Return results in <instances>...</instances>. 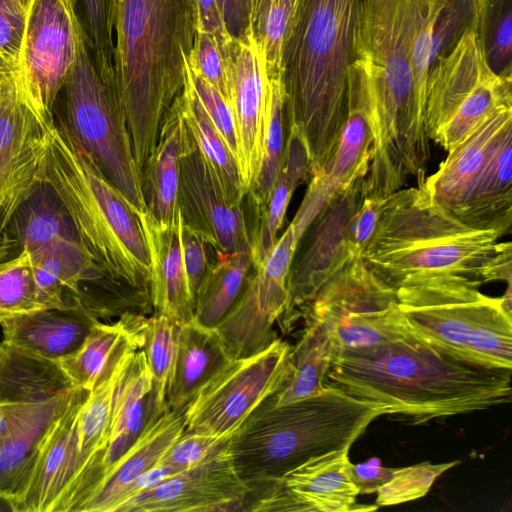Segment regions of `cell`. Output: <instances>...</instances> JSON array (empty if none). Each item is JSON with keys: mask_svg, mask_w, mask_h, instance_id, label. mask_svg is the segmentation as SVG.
<instances>
[{"mask_svg": "<svg viewBox=\"0 0 512 512\" xmlns=\"http://www.w3.org/2000/svg\"><path fill=\"white\" fill-rule=\"evenodd\" d=\"M194 296V320L214 328L232 307L252 269L250 252L215 254Z\"/></svg>", "mask_w": 512, "mask_h": 512, "instance_id": "cell-33", "label": "cell"}, {"mask_svg": "<svg viewBox=\"0 0 512 512\" xmlns=\"http://www.w3.org/2000/svg\"><path fill=\"white\" fill-rule=\"evenodd\" d=\"M83 40L102 76H114V0H73Z\"/></svg>", "mask_w": 512, "mask_h": 512, "instance_id": "cell-41", "label": "cell"}, {"mask_svg": "<svg viewBox=\"0 0 512 512\" xmlns=\"http://www.w3.org/2000/svg\"><path fill=\"white\" fill-rule=\"evenodd\" d=\"M179 324L158 315L145 317L141 326V348L152 378V409L156 415L168 410L166 390L174 361Z\"/></svg>", "mask_w": 512, "mask_h": 512, "instance_id": "cell-39", "label": "cell"}, {"mask_svg": "<svg viewBox=\"0 0 512 512\" xmlns=\"http://www.w3.org/2000/svg\"><path fill=\"white\" fill-rule=\"evenodd\" d=\"M5 233H0V324L13 317L44 310L37 293L31 254L20 250Z\"/></svg>", "mask_w": 512, "mask_h": 512, "instance_id": "cell-38", "label": "cell"}, {"mask_svg": "<svg viewBox=\"0 0 512 512\" xmlns=\"http://www.w3.org/2000/svg\"><path fill=\"white\" fill-rule=\"evenodd\" d=\"M480 32L489 67L497 74L511 73V0H484L479 5Z\"/></svg>", "mask_w": 512, "mask_h": 512, "instance_id": "cell-42", "label": "cell"}, {"mask_svg": "<svg viewBox=\"0 0 512 512\" xmlns=\"http://www.w3.org/2000/svg\"><path fill=\"white\" fill-rule=\"evenodd\" d=\"M177 206L183 224L198 233L215 254L250 252L244 202L229 198L195 142L180 157Z\"/></svg>", "mask_w": 512, "mask_h": 512, "instance_id": "cell-18", "label": "cell"}, {"mask_svg": "<svg viewBox=\"0 0 512 512\" xmlns=\"http://www.w3.org/2000/svg\"><path fill=\"white\" fill-rule=\"evenodd\" d=\"M429 0H364L349 66L367 101L373 150L396 157L426 145L410 65L416 33Z\"/></svg>", "mask_w": 512, "mask_h": 512, "instance_id": "cell-5", "label": "cell"}, {"mask_svg": "<svg viewBox=\"0 0 512 512\" xmlns=\"http://www.w3.org/2000/svg\"><path fill=\"white\" fill-rule=\"evenodd\" d=\"M364 0H302L285 44V124L306 146L312 174L328 164L348 113V69Z\"/></svg>", "mask_w": 512, "mask_h": 512, "instance_id": "cell-3", "label": "cell"}, {"mask_svg": "<svg viewBox=\"0 0 512 512\" xmlns=\"http://www.w3.org/2000/svg\"><path fill=\"white\" fill-rule=\"evenodd\" d=\"M54 123L93 158L140 214L147 211L115 83L105 79L81 35L75 62L54 103Z\"/></svg>", "mask_w": 512, "mask_h": 512, "instance_id": "cell-8", "label": "cell"}, {"mask_svg": "<svg viewBox=\"0 0 512 512\" xmlns=\"http://www.w3.org/2000/svg\"><path fill=\"white\" fill-rule=\"evenodd\" d=\"M283 166L268 203L254 221L250 231L252 266L257 265L270 251L282 228L290 200L303 183H308L311 166L306 146L294 128L286 129Z\"/></svg>", "mask_w": 512, "mask_h": 512, "instance_id": "cell-31", "label": "cell"}, {"mask_svg": "<svg viewBox=\"0 0 512 512\" xmlns=\"http://www.w3.org/2000/svg\"><path fill=\"white\" fill-rule=\"evenodd\" d=\"M395 468L381 465L378 459H371L364 463L351 464V476L359 494H371L387 482Z\"/></svg>", "mask_w": 512, "mask_h": 512, "instance_id": "cell-51", "label": "cell"}, {"mask_svg": "<svg viewBox=\"0 0 512 512\" xmlns=\"http://www.w3.org/2000/svg\"><path fill=\"white\" fill-rule=\"evenodd\" d=\"M364 184L361 177L335 191L300 236L287 280L288 305L282 318L287 327L328 279L359 255L351 249L349 227L365 197Z\"/></svg>", "mask_w": 512, "mask_h": 512, "instance_id": "cell-16", "label": "cell"}, {"mask_svg": "<svg viewBox=\"0 0 512 512\" xmlns=\"http://www.w3.org/2000/svg\"><path fill=\"white\" fill-rule=\"evenodd\" d=\"M229 360L214 328L195 320L180 324L166 390L168 409L185 410L200 388Z\"/></svg>", "mask_w": 512, "mask_h": 512, "instance_id": "cell-29", "label": "cell"}, {"mask_svg": "<svg viewBox=\"0 0 512 512\" xmlns=\"http://www.w3.org/2000/svg\"><path fill=\"white\" fill-rule=\"evenodd\" d=\"M193 89L211 123L237 161L238 142L235 121L229 102L187 64Z\"/></svg>", "mask_w": 512, "mask_h": 512, "instance_id": "cell-45", "label": "cell"}, {"mask_svg": "<svg viewBox=\"0 0 512 512\" xmlns=\"http://www.w3.org/2000/svg\"><path fill=\"white\" fill-rule=\"evenodd\" d=\"M5 233L30 253L57 239H80L65 204L45 181L19 205Z\"/></svg>", "mask_w": 512, "mask_h": 512, "instance_id": "cell-32", "label": "cell"}, {"mask_svg": "<svg viewBox=\"0 0 512 512\" xmlns=\"http://www.w3.org/2000/svg\"><path fill=\"white\" fill-rule=\"evenodd\" d=\"M302 232L291 222L247 276L238 298L214 327L230 359L256 354L277 339L288 305L287 280Z\"/></svg>", "mask_w": 512, "mask_h": 512, "instance_id": "cell-14", "label": "cell"}, {"mask_svg": "<svg viewBox=\"0 0 512 512\" xmlns=\"http://www.w3.org/2000/svg\"><path fill=\"white\" fill-rule=\"evenodd\" d=\"M80 38L73 0L33 1L14 74L22 96L46 126L54 124L55 99Z\"/></svg>", "mask_w": 512, "mask_h": 512, "instance_id": "cell-13", "label": "cell"}, {"mask_svg": "<svg viewBox=\"0 0 512 512\" xmlns=\"http://www.w3.org/2000/svg\"><path fill=\"white\" fill-rule=\"evenodd\" d=\"M188 66L228 101L227 63L223 49L212 35L197 30Z\"/></svg>", "mask_w": 512, "mask_h": 512, "instance_id": "cell-46", "label": "cell"}, {"mask_svg": "<svg viewBox=\"0 0 512 512\" xmlns=\"http://www.w3.org/2000/svg\"><path fill=\"white\" fill-rule=\"evenodd\" d=\"M181 239L189 285L193 296H195L200 281L209 263L212 261L208 256V249L211 247L198 233L183 224V222L181 226Z\"/></svg>", "mask_w": 512, "mask_h": 512, "instance_id": "cell-49", "label": "cell"}, {"mask_svg": "<svg viewBox=\"0 0 512 512\" xmlns=\"http://www.w3.org/2000/svg\"><path fill=\"white\" fill-rule=\"evenodd\" d=\"M152 378L142 349L120 361L105 436L56 503L53 512H82L122 456L135 443L152 414Z\"/></svg>", "mask_w": 512, "mask_h": 512, "instance_id": "cell-15", "label": "cell"}, {"mask_svg": "<svg viewBox=\"0 0 512 512\" xmlns=\"http://www.w3.org/2000/svg\"><path fill=\"white\" fill-rule=\"evenodd\" d=\"M511 375L408 333L371 348L334 350L326 385L378 404L383 415L420 424L510 402Z\"/></svg>", "mask_w": 512, "mask_h": 512, "instance_id": "cell-1", "label": "cell"}, {"mask_svg": "<svg viewBox=\"0 0 512 512\" xmlns=\"http://www.w3.org/2000/svg\"><path fill=\"white\" fill-rule=\"evenodd\" d=\"M383 415L378 404L327 385L283 405L265 400L227 440L236 471L250 485L282 477L307 460L352 446Z\"/></svg>", "mask_w": 512, "mask_h": 512, "instance_id": "cell-6", "label": "cell"}, {"mask_svg": "<svg viewBox=\"0 0 512 512\" xmlns=\"http://www.w3.org/2000/svg\"><path fill=\"white\" fill-rule=\"evenodd\" d=\"M146 315L126 314L112 323L96 322L80 347L57 361L75 387L91 391L128 352L140 349Z\"/></svg>", "mask_w": 512, "mask_h": 512, "instance_id": "cell-28", "label": "cell"}, {"mask_svg": "<svg viewBox=\"0 0 512 512\" xmlns=\"http://www.w3.org/2000/svg\"><path fill=\"white\" fill-rule=\"evenodd\" d=\"M34 0H0V64L16 72L28 15Z\"/></svg>", "mask_w": 512, "mask_h": 512, "instance_id": "cell-44", "label": "cell"}, {"mask_svg": "<svg viewBox=\"0 0 512 512\" xmlns=\"http://www.w3.org/2000/svg\"><path fill=\"white\" fill-rule=\"evenodd\" d=\"M373 137L363 86L348 70V113L335 150L324 168L330 189L335 192L366 177L372 154Z\"/></svg>", "mask_w": 512, "mask_h": 512, "instance_id": "cell-30", "label": "cell"}, {"mask_svg": "<svg viewBox=\"0 0 512 512\" xmlns=\"http://www.w3.org/2000/svg\"><path fill=\"white\" fill-rule=\"evenodd\" d=\"M197 30L212 35L222 49L232 36L226 26L221 0H195Z\"/></svg>", "mask_w": 512, "mask_h": 512, "instance_id": "cell-50", "label": "cell"}, {"mask_svg": "<svg viewBox=\"0 0 512 512\" xmlns=\"http://www.w3.org/2000/svg\"><path fill=\"white\" fill-rule=\"evenodd\" d=\"M43 173L100 268L115 282L150 299L151 259L141 214L55 123L47 127Z\"/></svg>", "mask_w": 512, "mask_h": 512, "instance_id": "cell-4", "label": "cell"}, {"mask_svg": "<svg viewBox=\"0 0 512 512\" xmlns=\"http://www.w3.org/2000/svg\"><path fill=\"white\" fill-rule=\"evenodd\" d=\"M141 221L151 259L149 296L154 315L179 325L194 320V296L183 257L179 208L170 223L158 222L147 211L141 214Z\"/></svg>", "mask_w": 512, "mask_h": 512, "instance_id": "cell-24", "label": "cell"}, {"mask_svg": "<svg viewBox=\"0 0 512 512\" xmlns=\"http://www.w3.org/2000/svg\"><path fill=\"white\" fill-rule=\"evenodd\" d=\"M180 96L183 115L198 150L214 169L229 198L235 203H243L246 195L237 161L204 111L191 84L187 66Z\"/></svg>", "mask_w": 512, "mask_h": 512, "instance_id": "cell-35", "label": "cell"}, {"mask_svg": "<svg viewBox=\"0 0 512 512\" xmlns=\"http://www.w3.org/2000/svg\"><path fill=\"white\" fill-rule=\"evenodd\" d=\"M285 100L281 78L270 79L261 167L245 196L248 198L254 221L265 209L283 166L286 142Z\"/></svg>", "mask_w": 512, "mask_h": 512, "instance_id": "cell-36", "label": "cell"}, {"mask_svg": "<svg viewBox=\"0 0 512 512\" xmlns=\"http://www.w3.org/2000/svg\"><path fill=\"white\" fill-rule=\"evenodd\" d=\"M301 314L321 329L334 350H360L406 336L396 289L352 257L320 288Z\"/></svg>", "mask_w": 512, "mask_h": 512, "instance_id": "cell-10", "label": "cell"}, {"mask_svg": "<svg viewBox=\"0 0 512 512\" xmlns=\"http://www.w3.org/2000/svg\"><path fill=\"white\" fill-rule=\"evenodd\" d=\"M114 76L140 175L185 85L195 0H114Z\"/></svg>", "mask_w": 512, "mask_h": 512, "instance_id": "cell-2", "label": "cell"}, {"mask_svg": "<svg viewBox=\"0 0 512 512\" xmlns=\"http://www.w3.org/2000/svg\"><path fill=\"white\" fill-rule=\"evenodd\" d=\"M334 347L325 333L306 324L300 339L290 352V375L282 388L270 397L274 405H283L320 394L326 388Z\"/></svg>", "mask_w": 512, "mask_h": 512, "instance_id": "cell-34", "label": "cell"}, {"mask_svg": "<svg viewBox=\"0 0 512 512\" xmlns=\"http://www.w3.org/2000/svg\"><path fill=\"white\" fill-rule=\"evenodd\" d=\"M98 321L82 310H39L2 322V342L29 355L58 361L76 351Z\"/></svg>", "mask_w": 512, "mask_h": 512, "instance_id": "cell-27", "label": "cell"}, {"mask_svg": "<svg viewBox=\"0 0 512 512\" xmlns=\"http://www.w3.org/2000/svg\"><path fill=\"white\" fill-rule=\"evenodd\" d=\"M194 142L178 95L161 121L157 143L141 173L147 212L158 222L170 223L174 218L180 157Z\"/></svg>", "mask_w": 512, "mask_h": 512, "instance_id": "cell-25", "label": "cell"}, {"mask_svg": "<svg viewBox=\"0 0 512 512\" xmlns=\"http://www.w3.org/2000/svg\"><path fill=\"white\" fill-rule=\"evenodd\" d=\"M88 393L75 389L21 470L10 495L13 512H53L75 472L78 420Z\"/></svg>", "mask_w": 512, "mask_h": 512, "instance_id": "cell-22", "label": "cell"}, {"mask_svg": "<svg viewBox=\"0 0 512 512\" xmlns=\"http://www.w3.org/2000/svg\"><path fill=\"white\" fill-rule=\"evenodd\" d=\"M500 237L495 231L461 223L435 205L419 186L401 188L385 198L362 258L395 289L409 280L441 274L482 282L502 245Z\"/></svg>", "mask_w": 512, "mask_h": 512, "instance_id": "cell-7", "label": "cell"}, {"mask_svg": "<svg viewBox=\"0 0 512 512\" xmlns=\"http://www.w3.org/2000/svg\"><path fill=\"white\" fill-rule=\"evenodd\" d=\"M302 0H249L248 27L261 47L269 79L281 78L282 55Z\"/></svg>", "mask_w": 512, "mask_h": 512, "instance_id": "cell-37", "label": "cell"}, {"mask_svg": "<svg viewBox=\"0 0 512 512\" xmlns=\"http://www.w3.org/2000/svg\"><path fill=\"white\" fill-rule=\"evenodd\" d=\"M385 199L364 197L349 227V243L354 253L362 255L371 241Z\"/></svg>", "mask_w": 512, "mask_h": 512, "instance_id": "cell-48", "label": "cell"}, {"mask_svg": "<svg viewBox=\"0 0 512 512\" xmlns=\"http://www.w3.org/2000/svg\"><path fill=\"white\" fill-rule=\"evenodd\" d=\"M121 359L111 371L98 380L94 388L89 391L81 407L77 427L75 472L71 481L82 470L105 436L110 421L115 379Z\"/></svg>", "mask_w": 512, "mask_h": 512, "instance_id": "cell-40", "label": "cell"}, {"mask_svg": "<svg viewBox=\"0 0 512 512\" xmlns=\"http://www.w3.org/2000/svg\"><path fill=\"white\" fill-rule=\"evenodd\" d=\"M349 449L313 457L282 477L265 483L249 511L349 512L369 510L356 503Z\"/></svg>", "mask_w": 512, "mask_h": 512, "instance_id": "cell-21", "label": "cell"}, {"mask_svg": "<svg viewBox=\"0 0 512 512\" xmlns=\"http://www.w3.org/2000/svg\"><path fill=\"white\" fill-rule=\"evenodd\" d=\"M459 461L433 464L422 462L395 468L390 479L377 491L376 506H391L425 496L435 480Z\"/></svg>", "mask_w": 512, "mask_h": 512, "instance_id": "cell-43", "label": "cell"}, {"mask_svg": "<svg viewBox=\"0 0 512 512\" xmlns=\"http://www.w3.org/2000/svg\"><path fill=\"white\" fill-rule=\"evenodd\" d=\"M509 132H512V106L503 107L490 115L448 152L435 173L418 177L417 186L435 205L452 216L465 192Z\"/></svg>", "mask_w": 512, "mask_h": 512, "instance_id": "cell-23", "label": "cell"}, {"mask_svg": "<svg viewBox=\"0 0 512 512\" xmlns=\"http://www.w3.org/2000/svg\"><path fill=\"white\" fill-rule=\"evenodd\" d=\"M481 284L458 274L402 283L396 288V295L408 332L442 351L471 361L468 342L472 331L498 298L482 293Z\"/></svg>", "mask_w": 512, "mask_h": 512, "instance_id": "cell-12", "label": "cell"}, {"mask_svg": "<svg viewBox=\"0 0 512 512\" xmlns=\"http://www.w3.org/2000/svg\"><path fill=\"white\" fill-rule=\"evenodd\" d=\"M226 441L184 430L163 454L157 464L169 466L183 472L198 465Z\"/></svg>", "mask_w": 512, "mask_h": 512, "instance_id": "cell-47", "label": "cell"}, {"mask_svg": "<svg viewBox=\"0 0 512 512\" xmlns=\"http://www.w3.org/2000/svg\"><path fill=\"white\" fill-rule=\"evenodd\" d=\"M224 18L229 34L239 37L246 33L248 28L249 0H221Z\"/></svg>", "mask_w": 512, "mask_h": 512, "instance_id": "cell-52", "label": "cell"}, {"mask_svg": "<svg viewBox=\"0 0 512 512\" xmlns=\"http://www.w3.org/2000/svg\"><path fill=\"white\" fill-rule=\"evenodd\" d=\"M76 388L57 361L0 343V495L10 499L21 470Z\"/></svg>", "mask_w": 512, "mask_h": 512, "instance_id": "cell-9", "label": "cell"}, {"mask_svg": "<svg viewBox=\"0 0 512 512\" xmlns=\"http://www.w3.org/2000/svg\"><path fill=\"white\" fill-rule=\"evenodd\" d=\"M228 72V102L238 142L237 164L245 195L260 171L269 106L270 79L264 54L250 28L223 49Z\"/></svg>", "mask_w": 512, "mask_h": 512, "instance_id": "cell-20", "label": "cell"}, {"mask_svg": "<svg viewBox=\"0 0 512 512\" xmlns=\"http://www.w3.org/2000/svg\"><path fill=\"white\" fill-rule=\"evenodd\" d=\"M185 430L183 411L152 414L142 433L112 469L82 512H115L127 488L154 467Z\"/></svg>", "mask_w": 512, "mask_h": 512, "instance_id": "cell-26", "label": "cell"}, {"mask_svg": "<svg viewBox=\"0 0 512 512\" xmlns=\"http://www.w3.org/2000/svg\"><path fill=\"white\" fill-rule=\"evenodd\" d=\"M291 347L277 338L256 354L230 359L185 408V431L228 440L286 383Z\"/></svg>", "mask_w": 512, "mask_h": 512, "instance_id": "cell-11", "label": "cell"}, {"mask_svg": "<svg viewBox=\"0 0 512 512\" xmlns=\"http://www.w3.org/2000/svg\"><path fill=\"white\" fill-rule=\"evenodd\" d=\"M252 493L236 471L226 441L195 467L135 496L118 512L248 511Z\"/></svg>", "mask_w": 512, "mask_h": 512, "instance_id": "cell-19", "label": "cell"}, {"mask_svg": "<svg viewBox=\"0 0 512 512\" xmlns=\"http://www.w3.org/2000/svg\"><path fill=\"white\" fill-rule=\"evenodd\" d=\"M47 127L0 64V233L19 205L44 182Z\"/></svg>", "mask_w": 512, "mask_h": 512, "instance_id": "cell-17", "label": "cell"}]
</instances>
